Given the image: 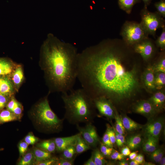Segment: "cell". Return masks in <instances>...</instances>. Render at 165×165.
Here are the masks:
<instances>
[{
	"label": "cell",
	"instance_id": "54",
	"mask_svg": "<svg viewBox=\"0 0 165 165\" xmlns=\"http://www.w3.org/2000/svg\"><path fill=\"white\" fill-rule=\"evenodd\" d=\"M144 165H155L153 163H150V162H145L144 163Z\"/></svg>",
	"mask_w": 165,
	"mask_h": 165
},
{
	"label": "cell",
	"instance_id": "10",
	"mask_svg": "<svg viewBox=\"0 0 165 165\" xmlns=\"http://www.w3.org/2000/svg\"><path fill=\"white\" fill-rule=\"evenodd\" d=\"M132 109L134 112L149 119H151L157 113L148 100H141L137 101L133 105Z\"/></svg>",
	"mask_w": 165,
	"mask_h": 165
},
{
	"label": "cell",
	"instance_id": "44",
	"mask_svg": "<svg viewBox=\"0 0 165 165\" xmlns=\"http://www.w3.org/2000/svg\"><path fill=\"white\" fill-rule=\"evenodd\" d=\"M109 157L112 160H121L124 159V156L121 153L114 150Z\"/></svg>",
	"mask_w": 165,
	"mask_h": 165
},
{
	"label": "cell",
	"instance_id": "4",
	"mask_svg": "<svg viewBox=\"0 0 165 165\" xmlns=\"http://www.w3.org/2000/svg\"><path fill=\"white\" fill-rule=\"evenodd\" d=\"M35 115L38 124L46 132L58 133L62 130L64 119H59L52 110L47 96L35 106Z\"/></svg>",
	"mask_w": 165,
	"mask_h": 165
},
{
	"label": "cell",
	"instance_id": "22",
	"mask_svg": "<svg viewBox=\"0 0 165 165\" xmlns=\"http://www.w3.org/2000/svg\"><path fill=\"white\" fill-rule=\"evenodd\" d=\"M126 142L127 146L130 149L135 150L138 148L141 144V136L140 134L131 136L127 138Z\"/></svg>",
	"mask_w": 165,
	"mask_h": 165
},
{
	"label": "cell",
	"instance_id": "36",
	"mask_svg": "<svg viewBox=\"0 0 165 165\" xmlns=\"http://www.w3.org/2000/svg\"><path fill=\"white\" fill-rule=\"evenodd\" d=\"M115 134L116 143L119 147H122L126 143L124 135L118 133L115 130L114 126L112 127Z\"/></svg>",
	"mask_w": 165,
	"mask_h": 165
},
{
	"label": "cell",
	"instance_id": "39",
	"mask_svg": "<svg viewBox=\"0 0 165 165\" xmlns=\"http://www.w3.org/2000/svg\"><path fill=\"white\" fill-rule=\"evenodd\" d=\"M75 160H69L60 157L56 165H74Z\"/></svg>",
	"mask_w": 165,
	"mask_h": 165
},
{
	"label": "cell",
	"instance_id": "50",
	"mask_svg": "<svg viewBox=\"0 0 165 165\" xmlns=\"http://www.w3.org/2000/svg\"><path fill=\"white\" fill-rule=\"evenodd\" d=\"M142 1L144 4V8H147L148 6L151 3L152 0H140Z\"/></svg>",
	"mask_w": 165,
	"mask_h": 165
},
{
	"label": "cell",
	"instance_id": "40",
	"mask_svg": "<svg viewBox=\"0 0 165 165\" xmlns=\"http://www.w3.org/2000/svg\"><path fill=\"white\" fill-rule=\"evenodd\" d=\"M102 143L105 145L110 148H113V145L111 143L107 132L105 131L102 139Z\"/></svg>",
	"mask_w": 165,
	"mask_h": 165
},
{
	"label": "cell",
	"instance_id": "32",
	"mask_svg": "<svg viewBox=\"0 0 165 165\" xmlns=\"http://www.w3.org/2000/svg\"><path fill=\"white\" fill-rule=\"evenodd\" d=\"M35 157L33 152H29L25 154L18 163L19 165H29L33 163Z\"/></svg>",
	"mask_w": 165,
	"mask_h": 165
},
{
	"label": "cell",
	"instance_id": "41",
	"mask_svg": "<svg viewBox=\"0 0 165 165\" xmlns=\"http://www.w3.org/2000/svg\"><path fill=\"white\" fill-rule=\"evenodd\" d=\"M38 139L33 134H29L24 138L25 141L28 145H33L37 141Z\"/></svg>",
	"mask_w": 165,
	"mask_h": 165
},
{
	"label": "cell",
	"instance_id": "33",
	"mask_svg": "<svg viewBox=\"0 0 165 165\" xmlns=\"http://www.w3.org/2000/svg\"><path fill=\"white\" fill-rule=\"evenodd\" d=\"M155 43L156 46L162 50L165 49V27L162 28V31L160 35L158 38Z\"/></svg>",
	"mask_w": 165,
	"mask_h": 165
},
{
	"label": "cell",
	"instance_id": "23",
	"mask_svg": "<svg viewBox=\"0 0 165 165\" xmlns=\"http://www.w3.org/2000/svg\"><path fill=\"white\" fill-rule=\"evenodd\" d=\"M38 148L51 153L56 151V147L54 139H49L43 141L38 144Z\"/></svg>",
	"mask_w": 165,
	"mask_h": 165
},
{
	"label": "cell",
	"instance_id": "18",
	"mask_svg": "<svg viewBox=\"0 0 165 165\" xmlns=\"http://www.w3.org/2000/svg\"><path fill=\"white\" fill-rule=\"evenodd\" d=\"M146 136L147 138L142 145L143 150L146 152L151 153L158 148L159 139L151 136Z\"/></svg>",
	"mask_w": 165,
	"mask_h": 165
},
{
	"label": "cell",
	"instance_id": "26",
	"mask_svg": "<svg viewBox=\"0 0 165 165\" xmlns=\"http://www.w3.org/2000/svg\"><path fill=\"white\" fill-rule=\"evenodd\" d=\"M154 84L156 90L163 89L165 86V73H155Z\"/></svg>",
	"mask_w": 165,
	"mask_h": 165
},
{
	"label": "cell",
	"instance_id": "46",
	"mask_svg": "<svg viewBox=\"0 0 165 165\" xmlns=\"http://www.w3.org/2000/svg\"><path fill=\"white\" fill-rule=\"evenodd\" d=\"M139 164H143L145 162L144 156L141 154L137 155L134 160Z\"/></svg>",
	"mask_w": 165,
	"mask_h": 165
},
{
	"label": "cell",
	"instance_id": "53",
	"mask_svg": "<svg viewBox=\"0 0 165 165\" xmlns=\"http://www.w3.org/2000/svg\"><path fill=\"white\" fill-rule=\"evenodd\" d=\"M160 164L161 165H165V158L164 157H163L160 160Z\"/></svg>",
	"mask_w": 165,
	"mask_h": 165
},
{
	"label": "cell",
	"instance_id": "13",
	"mask_svg": "<svg viewBox=\"0 0 165 165\" xmlns=\"http://www.w3.org/2000/svg\"><path fill=\"white\" fill-rule=\"evenodd\" d=\"M16 92L11 76H0V94L11 97Z\"/></svg>",
	"mask_w": 165,
	"mask_h": 165
},
{
	"label": "cell",
	"instance_id": "37",
	"mask_svg": "<svg viewBox=\"0 0 165 165\" xmlns=\"http://www.w3.org/2000/svg\"><path fill=\"white\" fill-rule=\"evenodd\" d=\"M107 132L110 140L113 145L116 143L115 134L113 127H111L108 124H106Z\"/></svg>",
	"mask_w": 165,
	"mask_h": 165
},
{
	"label": "cell",
	"instance_id": "34",
	"mask_svg": "<svg viewBox=\"0 0 165 165\" xmlns=\"http://www.w3.org/2000/svg\"><path fill=\"white\" fill-rule=\"evenodd\" d=\"M157 12L163 17H165V0H160L155 3Z\"/></svg>",
	"mask_w": 165,
	"mask_h": 165
},
{
	"label": "cell",
	"instance_id": "8",
	"mask_svg": "<svg viewBox=\"0 0 165 165\" xmlns=\"http://www.w3.org/2000/svg\"><path fill=\"white\" fill-rule=\"evenodd\" d=\"M76 127L91 149L96 148L100 142L96 128L92 123L86 124L85 126L82 127L78 124L76 125Z\"/></svg>",
	"mask_w": 165,
	"mask_h": 165
},
{
	"label": "cell",
	"instance_id": "21",
	"mask_svg": "<svg viewBox=\"0 0 165 165\" xmlns=\"http://www.w3.org/2000/svg\"><path fill=\"white\" fill-rule=\"evenodd\" d=\"M75 147L77 155L85 152L91 148L79 132L77 137Z\"/></svg>",
	"mask_w": 165,
	"mask_h": 165
},
{
	"label": "cell",
	"instance_id": "19",
	"mask_svg": "<svg viewBox=\"0 0 165 165\" xmlns=\"http://www.w3.org/2000/svg\"><path fill=\"white\" fill-rule=\"evenodd\" d=\"M122 121L125 130L128 132L136 131L143 128V126L139 124L127 116H121Z\"/></svg>",
	"mask_w": 165,
	"mask_h": 165
},
{
	"label": "cell",
	"instance_id": "27",
	"mask_svg": "<svg viewBox=\"0 0 165 165\" xmlns=\"http://www.w3.org/2000/svg\"><path fill=\"white\" fill-rule=\"evenodd\" d=\"M18 116L8 109L2 110L0 113V122L5 123L17 119Z\"/></svg>",
	"mask_w": 165,
	"mask_h": 165
},
{
	"label": "cell",
	"instance_id": "28",
	"mask_svg": "<svg viewBox=\"0 0 165 165\" xmlns=\"http://www.w3.org/2000/svg\"><path fill=\"white\" fill-rule=\"evenodd\" d=\"M91 155L95 165H105L107 162L100 150L97 148L94 149Z\"/></svg>",
	"mask_w": 165,
	"mask_h": 165
},
{
	"label": "cell",
	"instance_id": "35",
	"mask_svg": "<svg viewBox=\"0 0 165 165\" xmlns=\"http://www.w3.org/2000/svg\"><path fill=\"white\" fill-rule=\"evenodd\" d=\"M100 151L104 157H109L114 151L112 148H110L104 145L102 142H100Z\"/></svg>",
	"mask_w": 165,
	"mask_h": 165
},
{
	"label": "cell",
	"instance_id": "15",
	"mask_svg": "<svg viewBox=\"0 0 165 165\" xmlns=\"http://www.w3.org/2000/svg\"><path fill=\"white\" fill-rule=\"evenodd\" d=\"M79 134H78L71 136L57 138L54 140L56 147V151L61 152L67 147L75 145L76 138Z\"/></svg>",
	"mask_w": 165,
	"mask_h": 165
},
{
	"label": "cell",
	"instance_id": "25",
	"mask_svg": "<svg viewBox=\"0 0 165 165\" xmlns=\"http://www.w3.org/2000/svg\"><path fill=\"white\" fill-rule=\"evenodd\" d=\"M33 153L36 162H41L52 157L51 153L39 148H35Z\"/></svg>",
	"mask_w": 165,
	"mask_h": 165
},
{
	"label": "cell",
	"instance_id": "24",
	"mask_svg": "<svg viewBox=\"0 0 165 165\" xmlns=\"http://www.w3.org/2000/svg\"><path fill=\"white\" fill-rule=\"evenodd\" d=\"M140 1V0H118V3L120 9L130 14L134 6Z\"/></svg>",
	"mask_w": 165,
	"mask_h": 165
},
{
	"label": "cell",
	"instance_id": "11",
	"mask_svg": "<svg viewBox=\"0 0 165 165\" xmlns=\"http://www.w3.org/2000/svg\"><path fill=\"white\" fill-rule=\"evenodd\" d=\"M134 49L135 52L140 54L145 61H147L152 57L154 50L153 45L148 38L134 45Z\"/></svg>",
	"mask_w": 165,
	"mask_h": 165
},
{
	"label": "cell",
	"instance_id": "47",
	"mask_svg": "<svg viewBox=\"0 0 165 165\" xmlns=\"http://www.w3.org/2000/svg\"><path fill=\"white\" fill-rule=\"evenodd\" d=\"M121 154L124 156L129 155L130 153V150L129 148L127 146L123 147L121 151Z\"/></svg>",
	"mask_w": 165,
	"mask_h": 165
},
{
	"label": "cell",
	"instance_id": "48",
	"mask_svg": "<svg viewBox=\"0 0 165 165\" xmlns=\"http://www.w3.org/2000/svg\"><path fill=\"white\" fill-rule=\"evenodd\" d=\"M84 165H95L92 155L90 158L83 164Z\"/></svg>",
	"mask_w": 165,
	"mask_h": 165
},
{
	"label": "cell",
	"instance_id": "42",
	"mask_svg": "<svg viewBox=\"0 0 165 165\" xmlns=\"http://www.w3.org/2000/svg\"><path fill=\"white\" fill-rule=\"evenodd\" d=\"M9 97H10L0 94V111L6 106Z\"/></svg>",
	"mask_w": 165,
	"mask_h": 165
},
{
	"label": "cell",
	"instance_id": "12",
	"mask_svg": "<svg viewBox=\"0 0 165 165\" xmlns=\"http://www.w3.org/2000/svg\"><path fill=\"white\" fill-rule=\"evenodd\" d=\"M155 72L152 65H149L142 72L141 80L142 86L150 93L156 91L154 84Z\"/></svg>",
	"mask_w": 165,
	"mask_h": 165
},
{
	"label": "cell",
	"instance_id": "7",
	"mask_svg": "<svg viewBox=\"0 0 165 165\" xmlns=\"http://www.w3.org/2000/svg\"><path fill=\"white\" fill-rule=\"evenodd\" d=\"M96 109L101 116L111 119H115L116 109L112 102L103 97L93 99Z\"/></svg>",
	"mask_w": 165,
	"mask_h": 165
},
{
	"label": "cell",
	"instance_id": "3",
	"mask_svg": "<svg viewBox=\"0 0 165 165\" xmlns=\"http://www.w3.org/2000/svg\"><path fill=\"white\" fill-rule=\"evenodd\" d=\"M62 93L65 112L64 119L77 125L92 123L96 116L93 99L82 88Z\"/></svg>",
	"mask_w": 165,
	"mask_h": 165
},
{
	"label": "cell",
	"instance_id": "45",
	"mask_svg": "<svg viewBox=\"0 0 165 165\" xmlns=\"http://www.w3.org/2000/svg\"><path fill=\"white\" fill-rule=\"evenodd\" d=\"M158 149H156L155 150L151 153L150 155L151 159L156 163H158Z\"/></svg>",
	"mask_w": 165,
	"mask_h": 165
},
{
	"label": "cell",
	"instance_id": "51",
	"mask_svg": "<svg viewBox=\"0 0 165 165\" xmlns=\"http://www.w3.org/2000/svg\"><path fill=\"white\" fill-rule=\"evenodd\" d=\"M121 161L119 162V164L120 165H129L127 162L125 160H121Z\"/></svg>",
	"mask_w": 165,
	"mask_h": 165
},
{
	"label": "cell",
	"instance_id": "5",
	"mask_svg": "<svg viewBox=\"0 0 165 165\" xmlns=\"http://www.w3.org/2000/svg\"><path fill=\"white\" fill-rule=\"evenodd\" d=\"M121 35L125 43L131 46L148 38V35L140 23L126 21L123 26Z\"/></svg>",
	"mask_w": 165,
	"mask_h": 165
},
{
	"label": "cell",
	"instance_id": "30",
	"mask_svg": "<svg viewBox=\"0 0 165 165\" xmlns=\"http://www.w3.org/2000/svg\"><path fill=\"white\" fill-rule=\"evenodd\" d=\"M115 119L116 120L115 129L119 133L124 135L125 134V130L124 127L121 116H119L116 111Z\"/></svg>",
	"mask_w": 165,
	"mask_h": 165
},
{
	"label": "cell",
	"instance_id": "1",
	"mask_svg": "<svg viewBox=\"0 0 165 165\" xmlns=\"http://www.w3.org/2000/svg\"><path fill=\"white\" fill-rule=\"evenodd\" d=\"M122 49L104 42L79 53L77 76L92 98L103 97L113 105L132 100L143 87L139 63Z\"/></svg>",
	"mask_w": 165,
	"mask_h": 165
},
{
	"label": "cell",
	"instance_id": "29",
	"mask_svg": "<svg viewBox=\"0 0 165 165\" xmlns=\"http://www.w3.org/2000/svg\"><path fill=\"white\" fill-rule=\"evenodd\" d=\"M61 157L69 160H75L77 155L74 145L70 146L65 149L61 152Z\"/></svg>",
	"mask_w": 165,
	"mask_h": 165
},
{
	"label": "cell",
	"instance_id": "43",
	"mask_svg": "<svg viewBox=\"0 0 165 165\" xmlns=\"http://www.w3.org/2000/svg\"><path fill=\"white\" fill-rule=\"evenodd\" d=\"M28 145L25 141H22L20 142L18 148L20 155H24L27 151Z\"/></svg>",
	"mask_w": 165,
	"mask_h": 165
},
{
	"label": "cell",
	"instance_id": "14",
	"mask_svg": "<svg viewBox=\"0 0 165 165\" xmlns=\"http://www.w3.org/2000/svg\"><path fill=\"white\" fill-rule=\"evenodd\" d=\"M156 112L162 111L165 108V94L163 90L156 91L148 100Z\"/></svg>",
	"mask_w": 165,
	"mask_h": 165
},
{
	"label": "cell",
	"instance_id": "20",
	"mask_svg": "<svg viewBox=\"0 0 165 165\" xmlns=\"http://www.w3.org/2000/svg\"><path fill=\"white\" fill-rule=\"evenodd\" d=\"M6 107L7 109L18 116L21 115L23 110L21 104L16 100L13 96L11 97Z\"/></svg>",
	"mask_w": 165,
	"mask_h": 165
},
{
	"label": "cell",
	"instance_id": "31",
	"mask_svg": "<svg viewBox=\"0 0 165 165\" xmlns=\"http://www.w3.org/2000/svg\"><path fill=\"white\" fill-rule=\"evenodd\" d=\"M155 73H165V57L164 55L161 57L157 62L152 65Z\"/></svg>",
	"mask_w": 165,
	"mask_h": 165
},
{
	"label": "cell",
	"instance_id": "6",
	"mask_svg": "<svg viewBox=\"0 0 165 165\" xmlns=\"http://www.w3.org/2000/svg\"><path fill=\"white\" fill-rule=\"evenodd\" d=\"M141 15L140 23L148 35L155 36L157 29L165 27V20L157 12H151L144 8Z\"/></svg>",
	"mask_w": 165,
	"mask_h": 165
},
{
	"label": "cell",
	"instance_id": "38",
	"mask_svg": "<svg viewBox=\"0 0 165 165\" xmlns=\"http://www.w3.org/2000/svg\"><path fill=\"white\" fill-rule=\"evenodd\" d=\"M58 158L56 157H52L41 162H37L35 164L38 165H55Z\"/></svg>",
	"mask_w": 165,
	"mask_h": 165
},
{
	"label": "cell",
	"instance_id": "17",
	"mask_svg": "<svg viewBox=\"0 0 165 165\" xmlns=\"http://www.w3.org/2000/svg\"><path fill=\"white\" fill-rule=\"evenodd\" d=\"M16 64L10 58L0 57V76H11Z\"/></svg>",
	"mask_w": 165,
	"mask_h": 165
},
{
	"label": "cell",
	"instance_id": "16",
	"mask_svg": "<svg viewBox=\"0 0 165 165\" xmlns=\"http://www.w3.org/2000/svg\"><path fill=\"white\" fill-rule=\"evenodd\" d=\"M11 77L17 92L24 80L23 68L21 65L17 64L11 75Z\"/></svg>",
	"mask_w": 165,
	"mask_h": 165
},
{
	"label": "cell",
	"instance_id": "49",
	"mask_svg": "<svg viewBox=\"0 0 165 165\" xmlns=\"http://www.w3.org/2000/svg\"><path fill=\"white\" fill-rule=\"evenodd\" d=\"M137 155V153L135 152L130 153L129 155V158L131 160H134Z\"/></svg>",
	"mask_w": 165,
	"mask_h": 165
},
{
	"label": "cell",
	"instance_id": "52",
	"mask_svg": "<svg viewBox=\"0 0 165 165\" xmlns=\"http://www.w3.org/2000/svg\"><path fill=\"white\" fill-rule=\"evenodd\" d=\"M130 165H139V164L135 160H133L129 163Z\"/></svg>",
	"mask_w": 165,
	"mask_h": 165
},
{
	"label": "cell",
	"instance_id": "2",
	"mask_svg": "<svg viewBox=\"0 0 165 165\" xmlns=\"http://www.w3.org/2000/svg\"><path fill=\"white\" fill-rule=\"evenodd\" d=\"M78 53L72 44L48 34L40 48L39 63L49 92H68L73 89Z\"/></svg>",
	"mask_w": 165,
	"mask_h": 165
},
{
	"label": "cell",
	"instance_id": "9",
	"mask_svg": "<svg viewBox=\"0 0 165 165\" xmlns=\"http://www.w3.org/2000/svg\"><path fill=\"white\" fill-rule=\"evenodd\" d=\"M164 123L163 117L152 119L142 128L146 136H151L159 139Z\"/></svg>",
	"mask_w": 165,
	"mask_h": 165
}]
</instances>
